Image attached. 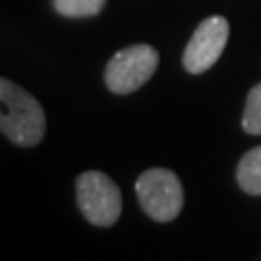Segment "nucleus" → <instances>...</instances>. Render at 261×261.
Here are the masks:
<instances>
[{"mask_svg":"<svg viewBox=\"0 0 261 261\" xmlns=\"http://www.w3.org/2000/svg\"><path fill=\"white\" fill-rule=\"evenodd\" d=\"M76 202L81 214L94 226H113L122 214L120 187L107 174L89 170L76 181Z\"/></svg>","mask_w":261,"mask_h":261,"instance_id":"20e7f679","label":"nucleus"},{"mask_svg":"<svg viewBox=\"0 0 261 261\" xmlns=\"http://www.w3.org/2000/svg\"><path fill=\"white\" fill-rule=\"evenodd\" d=\"M0 130L22 148L37 146L46 133V113L35 96L0 76Z\"/></svg>","mask_w":261,"mask_h":261,"instance_id":"f257e3e1","label":"nucleus"},{"mask_svg":"<svg viewBox=\"0 0 261 261\" xmlns=\"http://www.w3.org/2000/svg\"><path fill=\"white\" fill-rule=\"evenodd\" d=\"M242 128L248 135H261V83H257L248 92L242 116Z\"/></svg>","mask_w":261,"mask_h":261,"instance_id":"6e6552de","label":"nucleus"},{"mask_svg":"<svg viewBox=\"0 0 261 261\" xmlns=\"http://www.w3.org/2000/svg\"><path fill=\"white\" fill-rule=\"evenodd\" d=\"M238 185L250 196H261V146L248 150L235 170Z\"/></svg>","mask_w":261,"mask_h":261,"instance_id":"423d86ee","label":"nucleus"},{"mask_svg":"<svg viewBox=\"0 0 261 261\" xmlns=\"http://www.w3.org/2000/svg\"><path fill=\"white\" fill-rule=\"evenodd\" d=\"M159 65V53L148 44H133L122 48L109 59L105 68V83L109 92L126 96L152 79Z\"/></svg>","mask_w":261,"mask_h":261,"instance_id":"7ed1b4c3","label":"nucleus"},{"mask_svg":"<svg viewBox=\"0 0 261 261\" xmlns=\"http://www.w3.org/2000/svg\"><path fill=\"white\" fill-rule=\"evenodd\" d=\"M228 22L222 15H211L202 20L198 29L194 31L190 44L183 53V68L190 74H202L214 65L220 55L224 53V46L228 42Z\"/></svg>","mask_w":261,"mask_h":261,"instance_id":"39448f33","label":"nucleus"},{"mask_svg":"<svg viewBox=\"0 0 261 261\" xmlns=\"http://www.w3.org/2000/svg\"><path fill=\"white\" fill-rule=\"evenodd\" d=\"M107 0H53L55 11L65 18H89L98 15Z\"/></svg>","mask_w":261,"mask_h":261,"instance_id":"0eeeda50","label":"nucleus"},{"mask_svg":"<svg viewBox=\"0 0 261 261\" xmlns=\"http://www.w3.org/2000/svg\"><path fill=\"white\" fill-rule=\"evenodd\" d=\"M135 194L144 214L157 222H172L183 209V185L172 170H146L137 178Z\"/></svg>","mask_w":261,"mask_h":261,"instance_id":"f03ea898","label":"nucleus"}]
</instances>
